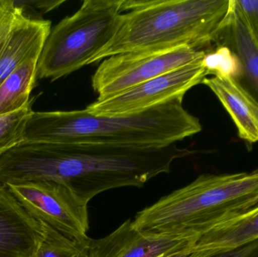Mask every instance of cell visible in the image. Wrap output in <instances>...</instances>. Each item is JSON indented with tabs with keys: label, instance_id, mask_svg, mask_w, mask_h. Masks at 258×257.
<instances>
[{
	"label": "cell",
	"instance_id": "1",
	"mask_svg": "<svg viewBox=\"0 0 258 257\" xmlns=\"http://www.w3.org/2000/svg\"><path fill=\"white\" fill-rule=\"evenodd\" d=\"M190 153L177 143L147 148L24 141L0 156V184L54 181L88 205L104 192L141 188Z\"/></svg>",
	"mask_w": 258,
	"mask_h": 257
},
{
	"label": "cell",
	"instance_id": "2",
	"mask_svg": "<svg viewBox=\"0 0 258 257\" xmlns=\"http://www.w3.org/2000/svg\"><path fill=\"white\" fill-rule=\"evenodd\" d=\"M183 97L126 116H103L86 109L34 112L27 122L24 141L82 143L122 147H164L198 134V118L183 106Z\"/></svg>",
	"mask_w": 258,
	"mask_h": 257
},
{
	"label": "cell",
	"instance_id": "3",
	"mask_svg": "<svg viewBox=\"0 0 258 257\" xmlns=\"http://www.w3.org/2000/svg\"><path fill=\"white\" fill-rule=\"evenodd\" d=\"M258 205V167L251 172L200 175L137 213V231L149 237L200 238Z\"/></svg>",
	"mask_w": 258,
	"mask_h": 257
},
{
	"label": "cell",
	"instance_id": "4",
	"mask_svg": "<svg viewBox=\"0 0 258 257\" xmlns=\"http://www.w3.org/2000/svg\"><path fill=\"white\" fill-rule=\"evenodd\" d=\"M231 0H124L120 23L110 43L89 64L122 53L189 46L213 48L214 36Z\"/></svg>",
	"mask_w": 258,
	"mask_h": 257
},
{
	"label": "cell",
	"instance_id": "5",
	"mask_svg": "<svg viewBox=\"0 0 258 257\" xmlns=\"http://www.w3.org/2000/svg\"><path fill=\"white\" fill-rule=\"evenodd\" d=\"M124 0H85L78 11L50 30L36 76L51 81L89 65L117 31Z\"/></svg>",
	"mask_w": 258,
	"mask_h": 257
},
{
	"label": "cell",
	"instance_id": "6",
	"mask_svg": "<svg viewBox=\"0 0 258 257\" xmlns=\"http://www.w3.org/2000/svg\"><path fill=\"white\" fill-rule=\"evenodd\" d=\"M206 51L189 46L122 53L103 60L92 78L98 100L111 98L155 77L201 61Z\"/></svg>",
	"mask_w": 258,
	"mask_h": 257
},
{
	"label": "cell",
	"instance_id": "7",
	"mask_svg": "<svg viewBox=\"0 0 258 257\" xmlns=\"http://www.w3.org/2000/svg\"><path fill=\"white\" fill-rule=\"evenodd\" d=\"M30 216L76 241L90 239L88 205L63 184L31 181L7 185Z\"/></svg>",
	"mask_w": 258,
	"mask_h": 257
},
{
	"label": "cell",
	"instance_id": "8",
	"mask_svg": "<svg viewBox=\"0 0 258 257\" xmlns=\"http://www.w3.org/2000/svg\"><path fill=\"white\" fill-rule=\"evenodd\" d=\"M203 60L155 77L111 98L97 100L86 110L93 115L126 116L146 111L185 94L208 76Z\"/></svg>",
	"mask_w": 258,
	"mask_h": 257
},
{
	"label": "cell",
	"instance_id": "9",
	"mask_svg": "<svg viewBox=\"0 0 258 257\" xmlns=\"http://www.w3.org/2000/svg\"><path fill=\"white\" fill-rule=\"evenodd\" d=\"M200 238L145 236L136 230L131 219L99 239L91 238L88 257H161L189 247Z\"/></svg>",
	"mask_w": 258,
	"mask_h": 257
},
{
	"label": "cell",
	"instance_id": "10",
	"mask_svg": "<svg viewBox=\"0 0 258 257\" xmlns=\"http://www.w3.org/2000/svg\"><path fill=\"white\" fill-rule=\"evenodd\" d=\"M43 226L0 184V257H32L43 238Z\"/></svg>",
	"mask_w": 258,
	"mask_h": 257
},
{
	"label": "cell",
	"instance_id": "11",
	"mask_svg": "<svg viewBox=\"0 0 258 257\" xmlns=\"http://www.w3.org/2000/svg\"><path fill=\"white\" fill-rule=\"evenodd\" d=\"M212 45L227 47L237 56L242 75L235 81L258 106V45L236 0L230 1L228 13L215 33Z\"/></svg>",
	"mask_w": 258,
	"mask_h": 257
},
{
	"label": "cell",
	"instance_id": "12",
	"mask_svg": "<svg viewBox=\"0 0 258 257\" xmlns=\"http://www.w3.org/2000/svg\"><path fill=\"white\" fill-rule=\"evenodd\" d=\"M51 22L24 15L0 39V84L21 63L40 55L51 29Z\"/></svg>",
	"mask_w": 258,
	"mask_h": 257
},
{
	"label": "cell",
	"instance_id": "13",
	"mask_svg": "<svg viewBox=\"0 0 258 257\" xmlns=\"http://www.w3.org/2000/svg\"><path fill=\"white\" fill-rule=\"evenodd\" d=\"M258 239V205L203 234L188 257H209Z\"/></svg>",
	"mask_w": 258,
	"mask_h": 257
},
{
	"label": "cell",
	"instance_id": "14",
	"mask_svg": "<svg viewBox=\"0 0 258 257\" xmlns=\"http://www.w3.org/2000/svg\"><path fill=\"white\" fill-rule=\"evenodd\" d=\"M202 84L215 94L227 110L237 128L239 138L249 144L257 143V104L230 78L206 77Z\"/></svg>",
	"mask_w": 258,
	"mask_h": 257
},
{
	"label": "cell",
	"instance_id": "15",
	"mask_svg": "<svg viewBox=\"0 0 258 257\" xmlns=\"http://www.w3.org/2000/svg\"><path fill=\"white\" fill-rule=\"evenodd\" d=\"M39 56L21 63L0 84V115L21 110L30 102V95L36 84Z\"/></svg>",
	"mask_w": 258,
	"mask_h": 257
},
{
	"label": "cell",
	"instance_id": "16",
	"mask_svg": "<svg viewBox=\"0 0 258 257\" xmlns=\"http://www.w3.org/2000/svg\"><path fill=\"white\" fill-rule=\"evenodd\" d=\"M40 222L43 226V238L32 257H88L90 239L76 241L59 232L49 225Z\"/></svg>",
	"mask_w": 258,
	"mask_h": 257
},
{
	"label": "cell",
	"instance_id": "17",
	"mask_svg": "<svg viewBox=\"0 0 258 257\" xmlns=\"http://www.w3.org/2000/svg\"><path fill=\"white\" fill-rule=\"evenodd\" d=\"M33 100L21 110L0 115V156L11 148L24 141V133L33 111Z\"/></svg>",
	"mask_w": 258,
	"mask_h": 257
},
{
	"label": "cell",
	"instance_id": "18",
	"mask_svg": "<svg viewBox=\"0 0 258 257\" xmlns=\"http://www.w3.org/2000/svg\"><path fill=\"white\" fill-rule=\"evenodd\" d=\"M202 63L208 75L236 81L242 75V67L237 56L223 45L213 47L206 51Z\"/></svg>",
	"mask_w": 258,
	"mask_h": 257
},
{
	"label": "cell",
	"instance_id": "19",
	"mask_svg": "<svg viewBox=\"0 0 258 257\" xmlns=\"http://www.w3.org/2000/svg\"><path fill=\"white\" fill-rule=\"evenodd\" d=\"M236 2L258 45V0H236Z\"/></svg>",
	"mask_w": 258,
	"mask_h": 257
},
{
	"label": "cell",
	"instance_id": "20",
	"mask_svg": "<svg viewBox=\"0 0 258 257\" xmlns=\"http://www.w3.org/2000/svg\"><path fill=\"white\" fill-rule=\"evenodd\" d=\"M13 3L22 10L24 15L30 11L42 15L58 8L64 0H13Z\"/></svg>",
	"mask_w": 258,
	"mask_h": 257
},
{
	"label": "cell",
	"instance_id": "21",
	"mask_svg": "<svg viewBox=\"0 0 258 257\" xmlns=\"http://www.w3.org/2000/svg\"><path fill=\"white\" fill-rule=\"evenodd\" d=\"M21 15H24L22 10L13 0H0V39Z\"/></svg>",
	"mask_w": 258,
	"mask_h": 257
},
{
	"label": "cell",
	"instance_id": "22",
	"mask_svg": "<svg viewBox=\"0 0 258 257\" xmlns=\"http://www.w3.org/2000/svg\"><path fill=\"white\" fill-rule=\"evenodd\" d=\"M209 257H258V239L237 248L221 252Z\"/></svg>",
	"mask_w": 258,
	"mask_h": 257
},
{
	"label": "cell",
	"instance_id": "23",
	"mask_svg": "<svg viewBox=\"0 0 258 257\" xmlns=\"http://www.w3.org/2000/svg\"><path fill=\"white\" fill-rule=\"evenodd\" d=\"M194 247H186L161 257H188L194 251Z\"/></svg>",
	"mask_w": 258,
	"mask_h": 257
}]
</instances>
